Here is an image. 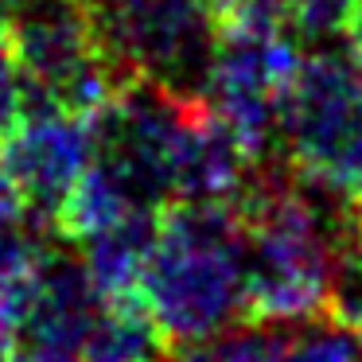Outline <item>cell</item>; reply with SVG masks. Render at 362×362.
Listing matches in <instances>:
<instances>
[{
	"instance_id": "6da1fadb",
	"label": "cell",
	"mask_w": 362,
	"mask_h": 362,
	"mask_svg": "<svg viewBox=\"0 0 362 362\" xmlns=\"http://www.w3.org/2000/svg\"><path fill=\"white\" fill-rule=\"evenodd\" d=\"M136 300L172 346L245 320V245L238 203H168L156 218Z\"/></svg>"
},
{
	"instance_id": "7a4b0ae2",
	"label": "cell",
	"mask_w": 362,
	"mask_h": 362,
	"mask_svg": "<svg viewBox=\"0 0 362 362\" xmlns=\"http://www.w3.org/2000/svg\"><path fill=\"white\" fill-rule=\"evenodd\" d=\"M24 105L94 117L129 74L113 63L90 0H16L4 16Z\"/></svg>"
},
{
	"instance_id": "3957f363",
	"label": "cell",
	"mask_w": 362,
	"mask_h": 362,
	"mask_svg": "<svg viewBox=\"0 0 362 362\" xmlns=\"http://www.w3.org/2000/svg\"><path fill=\"white\" fill-rule=\"evenodd\" d=\"M281 148L304 180L343 199L362 191V71L351 55H300L281 102Z\"/></svg>"
},
{
	"instance_id": "277c9868",
	"label": "cell",
	"mask_w": 362,
	"mask_h": 362,
	"mask_svg": "<svg viewBox=\"0 0 362 362\" xmlns=\"http://www.w3.org/2000/svg\"><path fill=\"white\" fill-rule=\"evenodd\" d=\"M113 63L129 78H156L199 94L214 51L211 0H90Z\"/></svg>"
},
{
	"instance_id": "5b68a950",
	"label": "cell",
	"mask_w": 362,
	"mask_h": 362,
	"mask_svg": "<svg viewBox=\"0 0 362 362\" xmlns=\"http://www.w3.org/2000/svg\"><path fill=\"white\" fill-rule=\"evenodd\" d=\"M94 164V117L47 105H24L16 125L0 136V172L12 183L24 214L55 234V218Z\"/></svg>"
},
{
	"instance_id": "8992f818",
	"label": "cell",
	"mask_w": 362,
	"mask_h": 362,
	"mask_svg": "<svg viewBox=\"0 0 362 362\" xmlns=\"http://www.w3.org/2000/svg\"><path fill=\"white\" fill-rule=\"evenodd\" d=\"M0 296L8 308L16 351L78 354L90 320L102 308L78 253L47 250V245L28 273L0 284Z\"/></svg>"
},
{
	"instance_id": "52a82bcc",
	"label": "cell",
	"mask_w": 362,
	"mask_h": 362,
	"mask_svg": "<svg viewBox=\"0 0 362 362\" xmlns=\"http://www.w3.org/2000/svg\"><path fill=\"white\" fill-rule=\"evenodd\" d=\"M160 211H141L102 234L78 242V261L94 284L98 300H136L148 250L156 242Z\"/></svg>"
},
{
	"instance_id": "ba28073f",
	"label": "cell",
	"mask_w": 362,
	"mask_h": 362,
	"mask_svg": "<svg viewBox=\"0 0 362 362\" xmlns=\"http://www.w3.org/2000/svg\"><path fill=\"white\" fill-rule=\"evenodd\" d=\"M172 343L141 300H102L78 343V362H168Z\"/></svg>"
},
{
	"instance_id": "9c48e42d",
	"label": "cell",
	"mask_w": 362,
	"mask_h": 362,
	"mask_svg": "<svg viewBox=\"0 0 362 362\" xmlns=\"http://www.w3.org/2000/svg\"><path fill=\"white\" fill-rule=\"evenodd\" d=\"M284 346H288V323L238 320L211 339L175 346L168 362H284Z\"/></svg>"
},
{
	"instance_id": "30bf717a",
	"label": "cell",
	"mask_w": 362,
	"mask_h": 362,
	"mask_svg": "<svg viewBox=\"0 0 362 362\" xmlns=\"http://www.w3.org/2000/svg\"><path fill=\"white\" fill-rule=\"evenodd\" d=\"M284 362H362V339L343 315L288 323Z\"/></svg>"
},
{
	"instance_id": "8fae6325",
	"label": "cell",
	"mask_w": 362,
	"mask_h": 362,
	"mask_svg": "<svg viewBox=\"0 0 362 362\" xmlns=\"http://www.w3.org/2000/svg\"><path fill=\"white\" fill-rule=\"evenodd\" d=\"M43 253V230L24 214L12 183L0 172V284L16 281Z\"/></svg>"
},
{
	"instance_id": "7c38bea8",
	"label": "cell",
	"mask_w": 362,
	"mask_h": 362,
	"mask_svg": "<svg viewBox=\"0 0 362 362\" xmlns=\"http://www.w3.org/2000/svg\"><path fill=\"white\" fill-rule=\"evenodd\" d=\"M281 24L300 43H327L339 32H346L354 12V0H276Z\"/></svg>"
},
{
	"instance_id": "4fadbf2b",
	"label": "cell",
	"mask_w": 362,
	"mask_h": 362,
	"mask_svg": "<svg viewBox=\"0 0 362 362\" xmlns=\"http://www.w3.org/2000/svg\"><path fill=\"white\" fill-rule=\"evenodd\" d=\"M20 113H24V82H20L16 55H12L8 32H4V20H0V136L16 125Z\"/></svg>"
},
{
	"instance_id": "5bb4252c",
	"label": "cell",
	"mask_w": 362,
	"mask_h": 362,
	"mask_svg": "<svg viewBox=\"0 0 362 362\" xmlns=\"http://www.w3.org/2000/svg\"><path fill=\"white\" fill-rule=\"evenodd\" d=\"M16 358V335H12V320L8 308H4V296H0V362Z\"/></svg>"
},
{
	"instance_id": "9a60e30c",
	"label": "cell",
	"mask_w": 362,
	"mask_h": 362,
	"mask_svg": "<svg viewBox=\"0 0 362 362\" xmlns=\"http://www.w3.org/2000/svg\"><path fill=\"white\" fill-rule=\"evenodd\" d=\"M346 40H351V59L358 63V71H362V0H354L351 24H346Z\"/></svg>"
},
{
	"instance_id": "2e32d148",
	"label": "cell",
	"mask_w": 362,
	"mask_h": 362,
	"mask_svg": "<svg viewBox=\"0 0 362 362\" xmlns=\"http://www.w3.org/2000/svg\"><path fill=\"white\" fill-rule=\"evenodd\" d=\"M12 362H78V354H55V351H16Z\"/></svg>"
},
{
	"instance_id": "e0dca14e",
	"label": "cell",
	"mask_w": 362,
	"mask_h": 362,
	"mask_svg": "<svg viewBox=\"0 0 362 362\" xmlns=\"http://www.w3.org/2000/svg\"><path fill=\"white\" fill-rule=\"evenodd\" d=\"M346 214H351V230H354V238L362 242V191L346 199Z\"/></svg>"
},
{
	"instance_id": "ac0fdd59",
	"label": "cell",
	"mask_w": 362,
	"mask_h": 362,
	"mask_svg": "<svg viewBox=\"0 0 362 362\" xmlns=\"http://www.w3.org/2000/svg\"><path fill=\"white\" fill-rule=\"evenodd\" d=\"M12 4H16V0H0V20L8 16V8H12Z\"/></svg>"
}]
</instances>
